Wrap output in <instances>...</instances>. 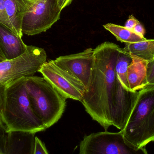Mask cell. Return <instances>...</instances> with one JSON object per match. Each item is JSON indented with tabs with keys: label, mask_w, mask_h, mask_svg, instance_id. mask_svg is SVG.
Segmentation results:
<instances>
[{
	"label": "cell",
	"mask_w": 154,
	"mask_h": 154,
	"mask_svg": "<svg viewBox=\"0 0 154 154\" xmlns=\"http://www.w3.org/2000/svg\"><path fill=\"white\" fill-rule=\"evenodd\" d=\"M132 57L124 48H120L116 66V71L119 81L123 86L130 90L127 79V70L132 61Z\"/></svg>",
	"instance_id": "obj_15"
},
{
	"label": "cell",
	"mask_w": 154,
	"mask_h": 154,
	"mask_svg": "<svg viewBox=\"0 0 154 154\" xmlns=\"http://www.w3.org/2000/svg\"><path fill=\"white\" fill-rule=\"evenodd\" d=\"M124 49L131 55L138 57L147 62L154 58V39L126 44Z\"/></svg>",
	"instance_id": "obj_13"
},
{
	"label": "cell",
	"mask_w": 154,
	"mask_h": 154,
	"mask_svg": "<svg viewBox=\"0 0 154 154\" xmlns=\"http://www.w3.org/2000/svg\"><path fill=\"white\" fill-rule=\"evenodd\" d=\"M0 23L10 27L5 12V0H0Z\"/></svg>",
	"instance_id": "obj_18"
},
{
	"label": "cell",
	"mask_w": 154,
	"mask_h": 154,
	"mask_svg": "<svg viewBox=\"0 0 154 154\" xmlns=\"http://www.w3.org/2000/svg\"><path fill=\"white\" fill-rule=\"evenodd\" d=\"M26 78L2 85L0 115L5 133L35 134L47 129L32 108L25 87Z\"/></svg>",
	"instance_id": "obj_2"
},
{
	"label": "cell",
	"mask_w": 154,
	"mask_h": 154,
	"mask_svg": "<svg viewBox=\"0 0 154 154\" xmlns=\"http://www.w3.org/2000/svg\"><path fill=\"white\" fill-rule=\"evenodd\" d=\"M146 76L148 85L154 86V58L147 63Z\"/></svg>",
	"instance_id": "obj_17"
},
{
	"label": "cell",
	"mask_w": 154,
	"mask_h": 154,
	"mask_svg": "<svg viewBox=\"0 0 154 154\" xmlns=\"http://www.w3.org/2000/svg\"><path fill=\"white\" fill-rule=\"evenodd\" d=\"M106 30L111 33L117 39L122 42L128 43H135L146 40L144 37L140 36L132 30L125 26L112 23H108L103 25Z\"/></svg>",
	"instance_id": "obj_14"
},
{
	"label": "cell",
	"mask_w": 154,
	"mask_h": 154,
	"mask_svg": "<svg viewBox=\"0 0 154 154\" xmlns=\"http://www.w3.org/2000/svg\"><path fill=\"white\" fill-rule=\"evenodd\" d=\"M27 46L21 37L10 27L0 23V51L5 59H12L22 55Z\"/></svg>",
	"instance_id": "obj_10"
},
{
	"label": "cell",
	"mask_w": 154,
	"mask_h": 154,
	"mask_svg": "<svg viewBox=\"0 0 154 154\" xmlns=\"http://www.w3.org/2000/svg\"><path fill=\"white\" fill-rule=\"evenodd\" d=\"M38 72L66 98L81 101L85 92L84 88L59 68L53 60L46 61Z\"/></svg>",
	"instance_id": "obj_9"
},
{
	"label": "cell",
	"mask_w": 154,
	"mask_h": 154,
	"mask_svg": "<svg viewBox=\"0 0 154 154\" xmlns=\"http://www.w3.org/2000/svg\"><path fill=\"white\" fill-rule=\"evenodd\" d=\"M148 153L146 148L137 149L126 141L122 131L93 133L84 137L79 145V154H138Z\"/></svg>",
	"instance_id": "obj_7"
},
{
	"label": "cell",
	"mask_w": 154,
	"mask_h": 154,
	"mask_svg": "<svg viewBox=\"0 0 154 154\" xmlns=\"http://www.w3.org/2000/svg\"><path fill=\"white\" fill-rule=\"evenodd\" d=\"M94 49L88 48L75 54L60 56L54 63L87 91L94 67Z\"/></svg>",
	"instance_id": "obj_8"
},
{
	"label": "cell",
	"mask_w": 154,
	"mask_h": 154,
	"mask_svg": "<svg viewBox=\"0 0 154 154\" xmlns=\"http://www.w3.org/2000/svg\"><path fill=\"white\" fill-rule=\"evenodd\" d=\"M133 30L140 36L144 37V35L145 34V30L143 25L140 24V22H138L135 25Z\"/></svg>",
	"instance_id": "obj_20"
},
{
	"label": "cell",
	"mask_w": 154,
	"mask_h": 154,
	"mask_svg": "<svg viewBox=\"0 0 154 154\" xmlns=\"http://www.w3.org/2000/svg\"><path fill=\"white\" fill-rule=\"evenodd\" d=\"M42 48L29 45L19 57L0 62V84L5 85L23 77L34 76L47 61Z\"/></svg>",
	"instance_id": "obj_6"
},
{
	"label": "cell",
	"mask_w": 154,
	"mask_h": 154,
	"mask_svg": "<svg viewBox=\"0 0 154 154\" xmlns=\"http://www.w3.org/2000/svg\"><path fill=\"white\" fill-rule=\"evenodd\" d=\"M25 86L32 108L46 128L56 124L65 111L67 99L44 77H27Z\"/></svg>",
	"instance_id": "obj_4"
},
{
	"label": "cell",
	"mask_w": 154,
	"mask_h": 154,
	"mask_svg": "<svg viewBox=\"0 0 154 154\" xmlns=\"http://www.w3.org/2000/svg\"><path fill=\"white\" fill-rule=\"evenodd\" d=\"M128 144L137 149L154 142V86L147 85L139 90L138 98L123 130Z\"/></svg>",
	"instance_id": "obj_3"
},
{
	"label": "cell",
	"mask_w": 154,
	"mask_h": 154,
	"mask_svg": "<svg viewBox=\"0 0 154 154\" xmlns=\"http://www.w3.org/2000/svg\"><path fill=\"white\" fill-rule=\"evenodd\" d=\"M22 23L23 34L32 36L50 29L60 17L58 0H24Z\"/></svg>",
	"instance_id": "obj_5"
},
{
	"label": "cell",
	"mask_w": 154,
	"mask_h": 154,
	"mask_svg": "<svg viewBox=\"0 0 154 154\" xmlns=\"http://www.w3.org/2000/svg\"><path fill=\"white\" fill-rule=\"evenodd\" d=\"M48 154V152L46 146L44 143L37 137L34 138V147H33V154Z\"/></svg>",
	"instance_id": "obj_16"
},
{
	"label": "cell",
	"mask_w": 154,
	"mask_h": 154,
	"mask_svg": "<svg viewBox=\"0 0 154 154\" xmlns=\"http://www.w3.org/2000/svg\"><path fill=\"white\" fill-rule=\"evenodd\" d=\"M5 58L4 56L3 55L2 53L1 52V51H0V62H2V61H3L5 60Z\"/></svg>",
	"instance_id": "obj_23"
},
{
	"label": "cell",
	"mask_w": 154,
	"mask_h": 154,
	"mask_svg": "<svg viewBox=\"0 0 154 154\" xmlns=\"http://www.w3.org/2000/svg\"><path fill=\"white\" fill-rule=\"evenodd\" d=\"M5 5L10 28L22 37V23L25 10L24 0H5Z\"/></svg>",
	"instance_id": "obj_12"
},
{
	"label": "cell",
	"mask_w": 154,
	"mask_h": 154,
	"mask_svg": "<svg viewBox=\"0 0 154 154\" xmlns=\"http://www.w3.org/2000/svg\"><path fill=\"white\" fill-rule=\"evenodd\" d=\"M120 48L106 42L94 49V67L89 86L81 102L94 121L107 131L111 126L125 127L139 91L125 88L119 80L116 66Z\"/></svg>",
	"instance_id": "obj_1"
},
{
	"label": "cell",
	"mask_w": 154,
	"mask_h": 154,
	"mask_svg": "<svg viewBox=\"0 0 154 154\" xmlns=\"http://www.w3.org/2000/svg\"><path fill=\"white\" fill-rule=\"evenodd\" d=\"M139 22L137 19H136L133 15H130L128 20L125 24V27L130 30H133L135 25Z\"/></svg>",
	"instance_id": "obj_19"
},
{
	"label": "cell",
	"mask_w": 154,
	"mask_h": 154,
	"mask_svg": "<svg viewBox=\"0 0 154 154\" xmlns=\"http://www.w3.org/2000/svg\"><path fill=\"white\" fill-rule=\"evenodd\" d=\"M131 56L132 61L128 68V81L130 90L139 91L148 85L146 76L148 62L136 56Z\"/></svg>",
	"instance_id": "obj_11"
},
{
	"label": "cell",
	"mask_w": 154,
	"mask_h": 154,
	"mask_svg": "<svg viewBox=\"0 0 154 154\" xmlns=\"http://www.w3.org/2000/svg\"><path fill=\"white\" fill-rule=\"evenodd\" d=\"M73 0H58V5L60 9L62 11L64 8L71 4Z\"/></svg>",
	"instance_id": "obj_21"
},
{
	"label": "cell",
	"mask_w": 154,
	"mask_h": 154,
	"mask_svg": "<svg viewBox=\"0 0 154 154\" xmlns=\"http://www.w3.org/2000/svg\"><path fill=\"white\" fill-rule=\"evenodd\" d=\"M2 84H0V94H1V88L2 86ZM5 133L4 130L3 128L2 124V120H1V115H0V140L2 137L4 133Z\"/></svg>",
	"instance_id": "obj_22"
}]
</instances>
